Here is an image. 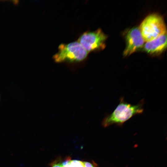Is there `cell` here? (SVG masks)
Segmentation results:
<instances>
[{
	"mask_svg": "<svg viewBox=\"0 0 167 167\" xmlns=\"http://www.w3.org/2000/svg\"><path fill=\"white\" fill-rule=\"evenodd\" d=\"M107 36L100 28L83 33L78 42L88 53L103 49L105 47Z\"/></svg>",
	"mask_w": 167,
	"mask_h": 167,
	"instance_id": "4",
	"label": "cell"
},
{
	"mask_svg": "<svg viewBox=\"0 0 167 167\" xmlns=\"http://www.w3.org/2000/svg\"><path fill=\"white\" fill-rule=\"evenodd\" d=\"M63 167H69V165H68V166H66Z\"/></svg>",
	"mask_w": 167,
	"mask_h": 167,
	"instance_id": "10",
	"label": "cell"
},
{
	"mask_svg": "<svg viewBox=\"0 0 167 167\" xmlns=\"http://www.w3.org/2000/svg\"><path fill=\"white\" fill-rule=\"evenodd\" d=\"M61 161L60 159L55 160L50 164V166L51 167H61Z\"/></svg>",
	"mask_w": 167,
	"mask_h": 167,
	"instance_id": "9",
	"label": "cell"
},
{
	"mask_svg": "<svg viewBox=\"0 0 167 167\" xmlns=\"http://www.w3.org/2000/svg\"><path fill=\"white\" fill-rule=\"evenodd\" d=\"M167 47V33L147 42L144 46V50L153 55H159L165 51Z\"/></svg>",
	"mask_w": 167,
	"mask_h": 167,
	"instance_id": "6",
	"label": "cell"
},
{
	"mask_svg": "<svg viewBox=\"0 0 167 167\" xmlns=\"http://www.w3.org/2000/svg\"><path fill=\"white\" fill-rule=\"evenodd\" d=\"M69 167H84L83 161L77 160H71L69 162Z\"/></svg>",
	"mask_w": 167,
	"mask_h": 167,
	"instance_id": "7",
	"label": "cell"
},
{
	"mask_svg": "<svg viewBox=\"0 0 167 167\" xmlns=\"http://www.w3.org/2000/svg\"><path fill=\"white\" fill-rule=\"evenodd\" d=\"M126 45L123 54L130 55L143 46L144 41L139 28H133L128 30L125 35Z\"/></svg>",
	"mask_w": 167,
	"mask_h": 167,
	"instance_id": "5",
	"label": "cell"
},
{
	"mask_svg": "<svg viewBox=\"0 0 167 167\" xmlns=\"http://www.w3.org/2000/svg\"><path fill=\"white\" fill-rule=\"evenodd\" d=\"M144 41H150L167 32L165 22L160 15L153 14L146 17L139 28Z\"/></svg>",
	"mask_w": 167,
	"mask_h": 167,
	"instance_id": "3",
	"label": "cell"
},
{
	"mask_svg": "<svg viewBox=\"0 0 167 167\" xmlns=\"http://www.w3.org/2000/svg\"><path fill=\"white\" fill-rule=\"evenodd\" d=\"M88 53L78 41L62 43L59 45L58 51L54 55L53 58L58 63L80 62L86 58Z\"/></svg>",
	"mask_w": 167,
	"mask_h": 167,
	"instance_id": "2",
	"label": "cell"
},
{
	"mask_svg": "<svg viewBox=\"0 0 167 167\" xmlns=\"http://www.w3.org/2000/svg\"><path fill=\"white\" fill-rule=\"evenodd\" d=\"M144 102L143 99L136 105H132L125 101L124 99L121 97L114 110L103 119L102 126L106 127L113 125L122 126L133 116L143 113Z\"/></svg>",
	"mask_w": 167,
	"mask_h": 167,
	"instance_id": "1",
	"label": "cell"
},
{
	"mask_svg": "<svg viewBox=\"0 0 167 167\" xmlns=\"http://www.w3.org/2000/svg\"><path fill=\"white\" fill-rule=\"evenodd\" d=\"M84 167H99L98 165L93 161L91 162L83 161Z\"/></svg>",
	"mask_w": 167,
	"mask_h": 167,
	"instance_id": "8",
	"label": "cell"
}]
</instances>
